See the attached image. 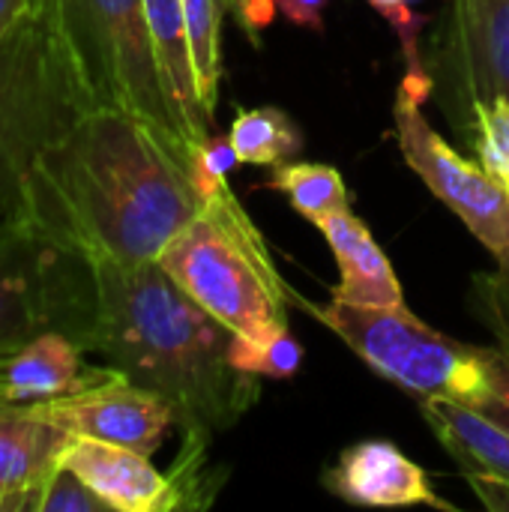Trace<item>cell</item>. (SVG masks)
<instances>
[{
  "instance_id": "21",
  "label": "cell",
  "mask_w": 509,
  "mask_h": 512,
  "mask_svg": "<svg viewBox=\"0 0 509 512\" xmlns=\"http://www.w3.org/2000/svg\"><path fill=\"white\" fill-rule=\"evenodd\" d=\"M228 360L237 372L267 375V378H291L303 363V345L291 333L288 324L261 330V333H231Z\"/></svg>"
},
{
  "instance_id": "27",
  "label": "cell",
  "mask_w": 509,
  "mask_h": 512,
  "mask_svg": "<svg viewBox=\"0 0 509 512\" xmlns=\"http://www.w3.org/2000/svg\"><path fill=\"white\" fill-rule=\"evenodd\" d=\"M276 12H279L276 0H243L240 9H237V21L243 24L246 33L255 36L258 30H264L273 21Z\"/></svg>"
},
{
  "instance_id": "17",
  "label": "cell",
  "mask_w": 509,
  "mask_h": 512,
  "mask_svg": "<svg viewBox=\"0 0 509 512\" xmlns=\"http://www.w3.org/2000/svg\"><path fill=\"white\" fill-rule=\"evenodd\" d=\"M144 12H147L153 51H156L159 69H162L171 105L177 111V120L183 126V135H186L189 147L195 150L204 138L213 135L210 132L213 123L207 120V114L201 108V99H198L183 0H144Z\"/></svg>"
},
{
  "instance_id": "19",
  "label": "cell",
  "mask_w": 509,
  "mask_h": 512,
  "mask_svg": "<svg viewBox=\"0 0 509 512\" xmlns=\"http://www.w3.org/2000/svg\"><path fill=\"white\" fill-rule=\"evenodd\" d=\"M270 189L282 192L291 201V207L300 216H306L312 225H318L321 219H327L336 210L351 207L348 186H345L342 174L333 165H321V162L279 165L270 177Z\"/></svg>"
},
{
  "instance_id": "5",
  "label": "cell",
  "mask_w": 509,
  "mask_h": 512,
  "mask_svg": "<svg viewBox=\"0 0 509 512\" xmlns=\"http://www.w3.org/2000/svg\"><path fill=\"white\" fill-rule=\"evenodd\" d=\"M63 48L90 108L150 123L189 165L192 147L171 105L144 0H30Z\"/></svg>"
},
{
  "instance_id": "1",
  "label": "cell",
  "mask_w": 509,
  "mask_h": 512,
  "mask_svg": "<svg viewBox=\"0 0 509 512\" xmlns=\"http://www.w3.org/2000/svg\"><path fill=\"white\" fill-rule=\"evenodd\" d=\"M198 210L186 159L150 123L87 108L36 159L15 213L81 258L141 264Z\"/></svg>"
},
{
  "instance_id": "14",
  "label": "cell",
  "mask_w": 509,
  "mask_h": 512,
  "mask_svg": "<svg viewBox=\"0 0 509 512\" xmlns=\"http://www.w3.org/2000/svg\"><path fill=\"white\" fill-rule=\"evenodd\" d=\"M72 435L33 405L0 408V512H36Z\"/></svg>"
},
{
  "instance_id": "9",
  "label": "cell",
  "mask_w": 509,
  "mask_h": 512,
  "mask_svg": "<svg viewBox=\"0 0 509 512\" xmlns=\"http://www.w3.org/2000/svg\"><path fill=\"white\" fill-rule=\"evenodd\" d=\"M33 408L72 438L120 444L147 456H153L168 429L177 426L174 408L162 396L132 384L111 366L96 369L78 390Z\"/></svg>"
},
{
  "instance_id": "20",
  "label": "cell",
  "mask_w": 509,
  "mask_h": 512,
  "mask_svg": "<svg viewBox=\"0 0 509 512\" xmlns=\"http://www.w3.org/2000/svg\"><path fill=\"white\" fill-rule=\"evenodd\" d=\"M222 12H225L222 0H183L198 99L210 123H213L219 81H222Z\"/></svg>"
},
{
  "instance_id": "10",
  "label": "cell",
  "mask_w": 509,
  "mask_h": 512,
  "mask_svg": "<svg viewBox=\"0 0 509 512\" xmlns=\"http://www.w3.org/2000/svg\"><path fill=\"white\" fill-rule=\"evenodd\" d=\"M438 66L468 120L480 102L509 99V0H456Z\"/></svg>"
},
{
  "instance_id": "11",
  "label": "cell",
  "mask_w": 509,
  "mask_h": 512,
  "mask_svg": "<svg viewBox=\"0 0 509 512\" xmlns=\"http://www.w3.org/2000/svg\"><path fill=\"white\" fill-rule=\"evenodd\" d=\"M60 465L81 477L111 512H171L186 507L177 477L159 474L147 453L93 438H72Z\"/></svg>"
},
{
  "instance_id": "30",
  "label": "cell",
  "mask_w": 509,
  "mask_h": 512,
  "mask_svg": "<svg viewBox=\"0 0 509 512\" xmlns=\"http://www.w3.org/2000/svg\"><path fill=\"white\" fill-rule=\"evenodd\" d=\"M0 216H3V213H0Z\"/></svg>"
},
{
  "instance_id": "12",
  "label": "cell",
  "mask_w": 509,
  "mask_h": 512,
  "mask_svg": "<svg viewBox=\"0 0 509 512\" xmlns=\"http://www.w3.org/2000/svg\"><path fill=\"white\" fill-rule=\"evenodd\" d=\"M423 420L492 512H509V426L450 399H417Z\"/></svg>"
},
{
  "instance_id": "3",
  "label": "cell",
  "mask_w": 509,
  "mask_h": 512,
  "mask_svg": "<svg viewBox=\"0 0 509 512\" xmlns=\"http://www.w3.org/2000/svg\"><path fill=\"white\" fill-rule=\"evenodd\" d=\"M372 372L414 399H450L509 426V354L432 330L408 306L366 309L330 300L306 306Z\"/></svg>"
},
{
  "instance_id": "26",
  "label": "cell",
  "mask_w": 509,
  "mask_h": 512,
  "mask_svg": "<svg viewBox=\"0 0 509 512\" xmlns=\"http://www.w3.org/2000/svg\"><path fill=\"white\" fill-rule=\"evenodd\" d=\"M327 3L330 0H276L279 12L291 24L315 30V33H324V9H327Z\"/></svg>"
},
{
  "instance_id": "7",
  "label": "cell",
  "mask_w": 509,
  "mask_h": 512,
  "mask_svg": "<svg viewBox=\"0 0 509 512\" xmlns=\"http://www.w3.org/2000/svg\"><path fill=\"white\" fill-rule=\"evenodd\" d=\"M93 321L90 264L18 213L0 216V348L63 330L84 351Z\"/></svg>"
},
{
  "instance_id": "6",
  "label": "cell",
  "mask_w": 509,
  "mask_h": 512,
  "mask_svg": "<svg viewBox=\"0 0 509 512\" xmlns=\"http://www.w3.org/2000/svg\"><path fill=\"white\" fill-rule=\"evenodd\" d=\"M87 108L63 48L30 3V12L0 36V213L18 210L36 159Z\"/></svg>"
},
{
  "instance_id": "4",
  "label": "cell",
  "mask_w": 509,
  "mask_h": 512,
  "mask_svg": "<svg viewBox=\"0 0 509 512\" xmlns=\"http://www.w3.org/2000/svg\"><path fill=\"white\" fill-rule=\"evenodd\" d=\"M156 261L231 333H261L288 324L285 306L294 294L228 183L201 198L198 216L168 240Z\"/></svg>"
},
{
  "instance_id": "22",
  "label": "cell",
  "mask_w": 509,
  "mask_h": 512,
  "mask_svg": "<svg viewBox=\"0 0 509 512\" xmlns=\"http://www.w3.org/2000/svg\"><path fill=\"white\" fill-rule=\"evenodd\" d=\"M477 162L509 195V99L480 102L471 114Z\"/></svg>"
},
{
  "instance_id": "2",
  "label": "cell",
  "mask_w": 509,
  "mask_h": 512,
  "mask_svg": "<svg viewBox=\"0 0 509 512\" xmlns=\"http://www.w3.org/2000/svg\"><path fill=\"white\" fill-rule=\"evenodd\" d=\"M93 276L87 354L162 396L177 426L195 435L231 429L255 402V375L228 360L231 330L204 312L159 261L84 258Z\"/></svg>"
},
{
  "instance_id": "28",
  "label": "cell",
  "mask_w": 509,
  "mask_h": 512,
  "mask_svg": "<svg viewBox=\"0 0 509 512\" xmlns=\"http://www.w3.org/2000/svg\"><path fill=\"white\" fill-rule=\"evenodd\" d=\"M27 12L30 0H0V36H6Z\"/></svg>"
},
{
  "instance_id": "24",
  "label": "cell",
  "mask_w": 509,
  "mask_h": 512,
  "mask_svg": "<svg viewBox=\"0 0 509 512\" xmlns=\"http://www.w3.org/2000/svg\"><path fill=\"white\" fill-rule=\"evenodd\" d=\"M36 512H111V507L69 468H57L45 483Z\"/></svg>"
},
{
  "instance_id": "29",
  "label": "cell",
  "mask_w": 509,
  "mask_h": 512,
  "mask_svg": "<svg viewBox=\"0 0 509 512\" xmlns=\"http://www.w3.org/2000/svg\"><path fill=\"white\" fill-rule=\"evenodd\" d=\"M222 3H225V9H228V12H234V15H237V9H240V3H243V0H222Z\"/></svg>"
},
{
  "instance_id": "8",
  "label": "cell",
  "mask_w": 509,
  "mask_h": 512,
  "mask_svg": "<svg viewBox=\"0 0 509 512\" xmlns=\"http://www.w3.org/2000/svg\"><path fill=\"white\" fill-rule=\"evenodd\" d=\"M399 150L420 180L468 225V231L509 267V195L480 165L462 159L426 120L423 102L399 90L393 105Z\"/></svg>"
},
{
  "instance_id": "18",
  "label": "cell",
  "mask_w": 509,
  "mask_h": 512,
  "mask_svg": "<svg viewBox=\"0 0 509 512\" xmlns=\"http://www.w3.org/2000/svg\"><path fill=\"white\" fill-rule=\"evenodd\" d=\"M228 138L240 162H249V165L279 168L303 150L300 126L282 108H273V105L240 111L228 129Z\"/></svg>"
},
{
  "instance_id": "13",
  "label": "cell",
  "mask_w": 509,
  "mask_h": 512,
  "mask_svg": "<svg viewBox=\"0 0 509 512\" xmlns=\"http://www.w3.org/2000/svg\"><path fill=\"white\" fill-rule=\"evenodd\" d=\"M327 492L360 507H435L456 510L438 498L426 471L390 441H357L345 447L324 474Z\"/></svg>"
},
{
  "instance_id": "15",
  "label": "cell",
  "mask_w": 509,
  "mask_h": 512,
  "mask_svg": "<svg viewBox=\"0 0 509 512\" xmlns=\"http://www.w3.org/2000/svg\"><path fill=\"white\" fill-rule=\"evenodd\" d=\"M63 330H39L0 348V408L51 402L78 390L96 366Z\"/></svg>"
},
{
  "instance_id": "23",
  "label": "cell",
  "mask_w": 509,
  "mask_h": 512,
  "mask_svg": "<svg viewBox=\"0 0 509 512\" xmlns=\"http://www.w3.org/2000/svg\"><path fill=\"white\" fill-rule=\"evenodd\" d=\"M471 306L495 342L509 354V267L498 264V273L474 276Z\"/></svg>"
},
{
  "instance_id": "25",
  "label": "cell",
  "mask_w": 509,
  "mask_h": 512,
  "mask_svg": "<svg viewBox=\"0 0 509 512\" xmlns=\"http://www.w3.org/2000/svg\"><path fill=\"white\" fill-rule=\"evenodd\" d=\"M369 3L378 15H384L396 27L408 69H426L423 57H420V30H423L426 18L417 15L408 0H369Z\"/></svg>"
},
{
  "instance_id": "16",
  "label": "cell",
  "mask_w": 509,
  "mask_h": 512,
  "mask_svg": "<svg viewBox=\"0 0 509 512\" xmlns=\"http://www.w3.org/2000/svg\"><path fill=\"white\" fill-rule=\"evenodd\" d=\"M321 234L327 237L333 258L339 264L342 282L333 291V300L366 306V309H402L405 294L396 279V270L384 249L375 243L372 231L351 207L330 213L318 222Z\"/></svg>"
}]
</instances>
